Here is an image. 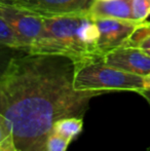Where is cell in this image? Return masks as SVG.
<instances>
[{
	"label": "cell",
	"mask_w": 150,
	"mask_h": 151,
	"mask_svg": "<svg viewBox=\"0 0 150 151\" xmlns=\"http://www.w3.org/2000/svg\"><path fill=\"white\" fill-rule=\"evenodd\" d=\"M73 88L77 91H139L144 90V77L107 65L102 56L86 57L74 62Z\"/></svg>",
	"instance_id": "cell-3"
},
{
	"label": "cell",
	"mask_w": 150,
	"mask_h": 151,
	"mask_svg": "<svg viewBox=\"0 0 150 151\" xmlns=\"http://www.w3.org/2000/svg\"><path fill=\"white\" fill-rule=\"evenodd\" d=\"M132 20L143 23L150 16V0H131Z\"/></svg>",
	"instance_id": "cell-11"
},
{
	"label": "cell",
	"mask_w": 150,
	"mask_h": 151,
	"mask_svg": "<svg viewBox=\"0 0 150 151\" xmlns=\"http://www.w3.org/2000/svg\"><path fill=\"white\" fill-rule=\"evenodd\" d=\"M149 23H150V22H149Z\"/></svg>",
	"instance_id": "cell-20"
},
{
	"label": "cell",
	"mask_w": 150,
	"mask_h": 151,
	"mask_svg": "<svg viewBox=\"0 0 150 151\" xmlns=\"http://www.w3.org/2000/svg\"><path fill=\"white\" fill-rule=\"evenodd\" d=\"M138 48L144 50V52H147V54H150V34L149 35H147L146 37H145L144 39L140 42V43H139Z\"/></svg>",
	"instance_id": "cell-14"
},
{
	"label": "cell",
	"mask_w": 150,
	"mask_h": 151,
	"mask_svg": "<svg viewBox=\"0 0 150 151\" xmlns=\"http://www.w3.org/2000/svg\"><path fill=\"white\" fill-rule=\"evenodd\" d=\"M88 12L94 19L133 21L131 0H94Z\"/></svg>",
	"instance_id": "cell-8"
},
{
	"label": "cell",
	"mask_w": 150,
	"mask_h": 151,
	"mask_svg": "<svg viewBox=\"0 0 150 151\" xmlns=\"http://www.w3.org/2000/svg\"><path fill=\"white\" fill-rule=\"evenodd\" d=\"M7 47L12 50H18L21 52V43L20 40L10 29L7 23L0 17V48Z\"/></svg>",
	"instance_id": "cell-10"
},
{
	"label": "cell",
	"mask_w": 150,
	"mask_h": 151,
	"mask_svg": "<svg viewBox=\"0 0 150 151\" xmlns=\"http://www.w3.org/2000/svg\"><path fill=\"white\" fill-rule=\"evenodd\" d=\"M148 55H150V54H148Z\"/></svg>",
	"instance_id": "cell-19"
},
{
	"label": "cell",
	"mask_w": 150,
	"mask_h": 151,
	"mask_svg": "<svg viewBox=\"0 0 150 151\" xmlns=\"http://www.w3.org/2000/svg\"><path fill=\"white\" fill-rule=\"evenodd\" d=\"M83 129V117L69 116L57 120L52 124V133L72 141L82 132Z\"/></svg>",
	"instance_id": "cell-9"
},
{
	"label": "cell",
	"mask_w": 150,
	"mask_h": 151,
	"mask_svg": "<svg viewBox=\"0 0 150 151\" xmlns=\"http://www.w3.org/2000/svg\"><path fill=\"white\" fill-rule=\"evenodd\" d=\"M147 151H150V146H149L148 148H147Z\"/></svg>",
	"instance_id": "cell-18"
},
{
	"label": "cell",
	"mask_w": 150,
	"mask_h": 151,
	"mask_svg": "<svg viewBox=\"0 0 150 151\" xmlns=\"http://www.w3.org/2000/svg\"><path fill=\"white\" fill-rule=\"evenodd\" d=\"M0 17L20 40L21 52H28L43 29V17L10 2L0 1Z\"/></svg>",
	"instance_id": "cell-4"
},
{
	"label": "cell",
	"mask_w": 150,
	"mask_h": 151,
	"mask_svg": "<svg viewBox=\"0 0 150 151\" xmlns=\"http://www.w3.org/2000/svg\"><path fill=\"white\" fill-rule=\"evenodd\" d=\"M9 135H10V133L7 131V129H6L5 125H4L3 120H2V118L0 117V142H1L2 140H4L7 136H9Z\"/></svg>",
	"instance_id": "cell-15"
},
{
	"label": "cell",
	"mask_w": 150,
	"mask_h": 151,
	"mask_svg": "<svg viewBox=\"0 0 150 151\" xmlns=\"http://www.w3.org/2000/svg\"><path fill=\"white\" fill-rule=\"evenodd\" d=\"M107 65L128 73L146 76L150 73V55L138 47L121 45L102 56Z\"/></svg>",
	"instance_id": "cell-6"
},
{
	"label": "cell",
	"mask_w": 150,
	"mask_h": 151,
	"mask_svg": "<svg viewBox=\"0 0 150 151\" xmlns=\"http://www.w3.org/2000/svg\"><path fill=\"white\" fill-rule=\"evenodd\" d=\"M99 29L88 12L80 14L43 17V29L29 54L59 55L73 62L99 56L97 43Z\"/></svg>",
	"instance_id": "cell-2"
},
{
	"label": "cell",
	"mask_w": 150,
	"mask_h": 151,
	"mask_svg": "<svg viewBox=\"0 0 150 151\" xmlns=\"http://www.w3.org/2000/svg\"><path fill=\"white\" fill-rule=\"evenodd\" d=\"M70 143V140L50 133L46 141V151H66Z\"/></svg>",
	"instance_id": "cell-12"
},
{
	"label": "cell",
	"mask_w": 150,
	"mask_h": 151,
	"mask_svg": "<svg viewBox=\"0 0 150 151\" xmlns=\"http://www.w3.org/2000/svg\"><path fill=\"white\" fill-rule=\"evenodd\" d=\"M139 95L142 96L143 98H144L145 100L147 101V103L150 105V91H146V90H143L141 91H139Z\"/></svg>",
	"instance_id": "cell-16"
},
{
	"label": "cell",
	"mask_w": 150,
	"mask_h": 151,
	"mask_svg": "<svg viewBox=\"0 0 150 151\" xmlns=\"http://www.w3.org/2000/svg\"><path fill=\"white\" fill-rule=\"evenodd\" d=\"M0 151H19L14 145L12 136L9 135L0 142Z\"/></svg>",
	"instance_id": "cell-13"
},
{
	"label": "cell",
	"mask_w": 150,
	"mask_h": 151,
	"mask_svg": "<svg viewBox=\"0 0 150 151\" xmlns=\"http://www.w3.org/2000/svg\"><path fill=\"white\" fill-rule=\"evenodd\" d=\"M99 29V39L97 43V52L99 56H103L116 47L123 45L140 23L131 20L118 19H95Z\"/></svg>",
	"instance_id": "cell-5"
},
{
	"label": "cell",
	"mask_w": 150,
	"mask_h": 151,
	"mask_svg": "<svg viewBox=\"0 0 150 151\" xmlns=\"http://www.w3.org/2000/svg\"><path fill=\"white\" fill-rule=\"evenodd\" d=\"M94 0H9L10 3L41 17L80 14L88 10Z\"/></svg>",
	"instance_id": "cell-7"
},
{
	"label": "cell",
	"mask_w": 150,
	"mask_h": 151,
	"mask_svg": "<svg viewBox=\"0 0 150 151\" xmlns=\"http://www.w3.org/2000/svg\"><path fill=\"white\" fill-rule=\"evenodd\" d=\"M144 90L150 91V73L144 76Z\"/></svg>",
	"instance_id": "cell-17"
},
{
	"label": "cell",
	"mask_w": 150,
	"mask_h": 151,
	"mask_svg": "<svg viewBox=\"0 0 150 151\" xmlns=\"http://www.w3.org/2000/svg\"><path fill=\"white\" fill-rule=\"evenodd\" d=\"M74 62L59 55L10 58L0 71V117L19 151H46L52 124L63 117H83L98 91L73 88Z\"/></svg>",
	"instance_id": "cell-1"
}]
</instances>
